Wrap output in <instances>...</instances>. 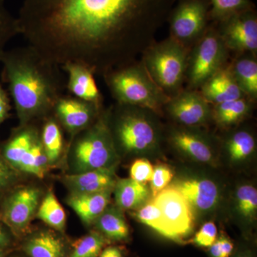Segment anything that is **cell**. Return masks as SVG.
Returning a JSON list of instances; mask_svg holds the SVG:
<instances>
[{"mask_svg": "<svg viewBox=\"0 0 257 257\" xmlns=\"http://www.w3.org/2000/svg\"><path fill=\"white\" fill-rule=\"evenodd\" d=\"M177 0H23L20 35L51 63L94 73L137 61L155 42Z\"/></svg>", "mask_w": 257, "mask_h": 257, "instance_id": "obj_1", "label": "cell"}, {"mask_svg": "<svg viewBox=\"0 0 257 257\" xmlns=\"http://www.w3.org/2000/svg\"><path fill=\"white\" fill-rule=\"evenodd\" d=\"M2 80L8 84L20 125L35 123L52 114L66 89L60 66L27 45L0 54Z\"/></svg>", "mask_w": 257, "mask_h": 257, "instance_id": "obj_2", "label": "cell"}, {"mask_svg": "<svg viewBox=\"0 0 257 257\" xmlns=\"http://www.w3.org/2000/svg\"><path fill=\"white\" fill-rule=\"evenodd\" d=\"M116 103L162 113L170 98L150 78L141 62H132L102 75Z\"/></svg>", "mask_w": 257, "mask_h": 257, "instance_id": "obj_3", "label": "cell"}, {"mask_svg": "<svg viewBox=\"0 0 257 257\" xmlns=\"http://www.w3.org/2000/svg\"><path fill=\"white\" fill-rule=\"evenodd\" d=\"M189 50L170 37L155 41L141 56L140 62L150 78L169 98L182 90Z\"/></svg>", "mask_w": 257, "mask_h": 257, "instance_id": "obj_4", "label": "cell"}, {"mask_svg": "<svg viewBox=\"0 0 257 257\" xmlns=\"http://www.w3.org/2000/svg\"><path fill=\"white\" fill-rule=\"evenodd\" d=\"M71 153L76 173L115 166L116 148L106 113L101 111L94 124L74 137Z\"/></svg>", "mask_w": 257, "mask_h": 257, "instance_id": "obj_5", "label": "cell"}, {"mask_svg": "<svg viewBox=\"0 0 257 257\" xmlns=\"http://www.w3.org/2000/svg\"><path fill=\"white\" fill-rule=\"evenodd\" d=\"M114 109L106 117L115 146L128 153H139L156 145L157 133L146 115L148 109L118 103Z\"/></svg>", "mask_w": 257, "mask_h": 257, "instance_id": "obj_6", "label": "cell"}, {"mask_svg": "<svg viewBox=\"0 0 257 257\" xmlns=\"http://www.w3.org/2000/svg\"><path fill=\"white\" fill-rule=\"evenodd\" d=\"M229 50L217 28L209 27L189 50L186 79L189 89L197 90L226 65Z\"/></svg>", "mask_w": 257, "mask_h": 257, "instance_id": "obj_7", "label": "cell"}, {"mask_svg": "<svg viewBox=\"0 0 257 257\" xmlns=\"http://www.w3.org/2000/svg\"><path fill=\"white\" fill-rule=\"evenodd\" d=\"M209 0H179L168 20L170 37L190 50L208 28Z\"/></svg>", "mask_w": 257, "mask_h": 257, "instance_id": "obj_8", "label": "cell"}, {"mask_svg": "<svg viewBox=\"0 0 257 257\" xmlns=\"http://www.w3.org/2000/svg\"><path fill=\"white\" fill-rule=\"evenodd\" d=\"M160 208L166 224L173 236V241L182 243L194 231V209L178 190L168 186L152 199Z\"/></svg>", "mask_w": 257, "mask_h": 257, "instance_id": "obj_9", "label": "cell"}, {"mask_svg": "<svg viewBox=\"0 0 257 257\" xmlns=\"http://www.w3.org/2000/svg\"><path fill=\"white\" fill-rule=\"evenodd\" d=\"M226 48L254 56L257 50V17L254 9L246 10L217 23Z\"/></svg>", "mask_w": 257, "mask_h": 257, "instance_id": "obj_10", "label": "cell"}, {"mask_svg": "<svg viewBox=\"0 0 257 257\" xmlns=\"http://www.w3.org/2000/svg\"><path fill=\"white\" fill-rule=\"evenodd\" d=\"M101 111L102 108L92 103L63 94L56 101L52 114L66 131L75 137L94 124Z\"/></svg>", "mask_w": 257, "mask_h": 257, "instance_id": "obj_11", "label": "cell"}, {"mask_svg": "<svg viewBox=\"0 0 257 257\" xmlns=\"http://www.w3.org/2000/svg\"><path fill=\"white\" fill-rule=\"evenodd\" d=\"M165 107L174 119L185 126H198L212 116L210 104L199 91L182 90L170 98Z\"/></svg>", "mask_w": 257, "mask_h": 257, "instance_id": "obj_12", "label": "cell"}, {"mask_svg": "<svg viewBox=\"0 0 257 257\" xmlns=\"http://www.w3.org/2000/svg\"><path fill=\"white\" fill-rule=\"evenodd\" d=\"M60 67L67 74L66 89L70 95L102 108V94L92 69L85 64L76 62H67Z\"/></svg>", "mask_w": 257, "mask_h": 257, "instance_id": "obj_13", "label": "cell"}, {"mask_svg": "<svg viewBox=\"0 0 257 257\" xmlns=\"http://www.w3.org/2000/svg\"><path fill=\"white\" fill-rule=\"evenodd\" d=\"M40 197V191L32 187L17 190L5 202V220L15 229H25L38 208Z\"/></svg>", "mask_w": 257, "mask_h": 257, "instance_id": "obj_14", "label": "cell"}, {"mask_svg": "<svg viewBox=\"0 0 257 257\" xmlns=\"http://www.w3.org/2000/svg\"><path fill=\"white\" fill-rule=\"evenodd\" d=\"M170 186L178 190L190 203L193 209L197 210H210L219 199L217 187L209 179H177Z\"/></svg>", "mask_w": 257, "mask_h": 257, "instance_id": "obj_15", "label": "cell"}, {"mask_svg": "<svg viewBox=\"0 0 257 257\" xmlns=\"http://www.w3.org/2000/svg\"><path fill=\"white\" fill-rule=\"evenodd\" d=\"M199 89L203 97L214 105L245 96L234 78L231 66L227 64L208 79Z\"/></svg>", "mask_w": 257, "mask_h": 257, "instance_id": "obj_16", "label": "cell"}, {"mask_svg": "<svg viewBox=\"0 0 257 257\" xmlns=\"http://www.w3.org/2000/svg\"><path fill=\"white\" fill-rule=\"evenodd\" d=\"M64 183L71 194H88L114 189L116 183L114 166L65 176Z\"/></svg>", "mask_w": 257, "mask_h": 257, "instance_id": "obj_17", "label": "cell"}, {"mask_svg": "<svg viewBox=\"0 0 257 257\" xmlns=\"http://www.w3.org/2000/svg\"><path fill=\"white\" fill-rule=\"evenodd\" d=\"M113 189L88 194H70L67 202L81 220L87 225L96 219L108 207Z\"/></svg>", "mask_w": 257, "mask_h": 257, "instance_id": "obj_18", "label": "cell"}, {"mask_svg": "<svg viewBox=\"0 0 257 257\" xmlns=\"http://www.w3.org/2000/svg\"><path fill=\"white\" fill-rule=\"evenodd\" d=\"M170 142L175 148L193 160L204 163L212 160L211 147L200 135L189 130H177L171 135Z\"/></svg>", "mask_w": 257, "mask_h": 257, "instance_id": "obj_19", "label": "cell"}, {"mask_svg": "<svg viewBox=\"0 0 257 257\" xmlns=\"http://www.w3.org/2000/svg\"><path fill=\"white\" fill-rule=\"evenodd\" d=\"M113 190L116 206L121 210L138 209L149 200L151 193L146 184L131 178L116 181Z\"/></svg>", "mask_w": 257, "mask_h": 257, "instance_id": "obj_20", "label": "cell"}, {"mask_svg": "<svg viewBox=\"0 0 257 257\" xmlns=\"http://www.w3.org/2000/svg\"><path fill=\"white\" fill-rule=\"evenodd\" d=\"M230 66L241 92L250 100L254 101L257 97V62L254 57H239Z\"/></svg>", "mask_w": 257, "mask_h": 257, "instance_id": "obj_21", "label": "cell"}, {"mask_svg": "<svg viewBox=\"0 0 257 257\" xmlns=\"http://www.w3.org/2000/svg\"><path fill=\"white\" fill-rule=\"evenodd\" d=\"M43 120L40 130V140L49 162L53 163L60 158L63 151L64 143L62 126L52 114Z\"/></svg>", "mask_w": 257, "mask_h": 257, "instance_id": "obj_22", "label": "cell"}, {"mask_svg": "<svg viewBox=\"0 0 257 257\" xmlns=\"http://www.w3.org/2000/svg\"><path fill=\"white\" fill-rule=\"evenodd\" d=\"M94 223L108 239L123 241L130 236L128 225L119 208L106 207Z\"/></svg>", "mask_w": 257, "mask_h": 257, "instance_id": "obj_23", "label": "cell"}, {"mask_svg": "<svg viewBox=\"0 0 257 257\" xmlns=\"http://www.w3.org/2000/svg\"><path fill=\"white\" fill-rule=\"evenodd\" d=\"M249 99L246 96L215 104L212 116L220 126H227L236 124L248 114L251 108Z\"/></svg>", "mask_w": 257, "mask_h": 257, "instance_id": "obj_24", "label": "cell"}, {"mask_svg": "<svg viewBox=\"0 0 257 257\" xmlns=\"http://www.w3.org/2000/svg\"><path fill=\"white\" fill-rule=\"evenodd\" d=\"M25 251L31 257H63L64 243L55 234L44 231L29 240Z\"/></svg>", "mask_w": 257, "mask_h": 257, "instance_id": "obj_25", "label": "cell"}, {"mask_svg": "<svg viewBox=\"0 0 257 257\" xmlns=\"http://www.w3.org/2000/svg\"><path fill=\"white\" fill-rule=\"evenodd\" d=\"M134 217L142 224L146 225L156 231L157 234L166 239L173 241V236L166 224L160 208L157 207L152 199L151 201H147L138 209H135Z\"/></svg>", "mask_w": 257, "mask_h": 257, "instance_id": "obj_26", "label": "cell"}, {"mask_svg": "<svg viewBox=\"0 0 257 257\" xmlns=\"http://www.w3.org/2000/svg\"><path fill=\"white\" fill-rule=\"evenodd\" d=\"M37 217L54 229L62 231L66 224V213L54 193L49 192L37 209Z\"/></svg>", "mask_w": 257, "mask_h": 257, "instance_id": "obj_27", "label": "cell"}, {"mask_svg": "<svg viewBox=\"0 0 257 257\" xmlns=\"http://www.w3.org/2000/svg\"><path fill=\"white\" fill-rule=\"evenodd\" d=\"M48 162V159L40 140V136L36 139L31 148L24 156L19 170L42 179L46 172Z\"/></svg>", "mask_w": 257, "mask_h": 257, "instance_id": "obj_28", "label": "cell"}, {"mask_svg": "<svg viewBox=\"0 0 257 257\" xmlns=\"http://www.w3.org/2000/svg\"><path fill=\"white\" fill-rule=\"evenodd\" d=\"M210 20L219 23L232 15L254 9L251 0H209Z\"/></svg>", "mask_w": 257, "mask_h": 257, "instance_id": "obj_29", "label": "cell"}, {"mask_svg": "<svg viewBox=\"0 0 257 257\" xmlns=\"http://www.w3.org/2000/svg\"><path fill=\"white\" fill-rule=\"evenodd\" d=\"M226 147L230 159L234 162H239L247 158L253 153L256 143L251 134L242 130L231 137Z\"/></svg>", "mask_w": 257, "mask_h": 257, "instance_id": "obj_30", "label": "cell"}, {"mask_svg": "<svg viewBox=\"0 0 257 257\" xmlns=\"http://www.w3.org/2000/svg\"><path fill=\"white\" fill-rule=\"evenodd\" d=\"M106 243L104 235L93 231L74 242L69 257H99Z\"/></svg>", "mask_w": 257, "mask_h": 257, "instance_id": "obj_31", "label": "cell"}, {"mask_svg": "<svg viewBox=\"0 0 257 257\" xmlns=\"http://www.w3.org/2000/svg\"><path fill=\"white\" fill-rule=\"evenodd\" d=\"M20 35L18 19L7 8L5 0H0V54L5 46L17 35Z\"/></svg>", "mask_w": 257, "mask_h": 257, "instance_id": "obj_32", "label": "cell"}, {"mask_svg": "<svg viewBox=\"0 0 257 257\" xmlns=\"http://www.w3.org/2000/svg\"><path fill=\"white\" fill-rule=\"evenodd\" d=\"M237 208L240 214L247 219H253L257 211V191L251 185H242L236 193Z\"/></svg>", "mask_w": 257, "mask_h": 257, "instance_id": "obj_33", "label": "cell"}, {"mask_svg": "<svg viewBox=\"0 0 257 257\" xmlns=\"http://www.w3.org/2000/svg\"><path fill=\"white\" fill-rule=\"evenodd\" d=\"M174 173L168 165H158L154 167L153 175L150 181V192L155 197L163 189L167 188L173 179Z\"/></svg>", "mask_w": 257, "mask_h": 257, "instance_id": "obj_34", "label": "cell"}, {"mask_svg": "<svg viewBox=\"0 0 257 257\" xmlns=\"http://www.w3.org/2000/svg\"><path fill=\"white\" fill-rule=\"evenodd\" d=\"M154 167L147 159H138L130 167V178L140 183L147 184L151 181Z\"/></svg>", "mask_w": 257, "mask_h": 257, "instance_id": "obj_35", "label": "cell"}, {"mask_svg": "<svg viewBox=\"0 0 257 257\" xmlns=\"http://www.w3.org/2000/svg\"><path fill=\"white\" fill-rule=\"evenodd\" d=\"M217 229L212 221L205 223L194 236L193 241L201 247H210L216 240Z\"/></svg>", "mask_w": 257, "mask_h": 257, "instance_id": "obj_36", "label": "cell"}, {"mask_svg": "<svg viewBox=\"0 0 257 257\" xmlns=\"http://www.w3.org/2000/svg\"><path fill=\"white\" fill-rule=\"evenodd\" d=\"M16 180V170L5 160L0 149V194L13 186Z\"/></svg>", "mask_w": 257, "mask_h": 257, "instance_id": "obj_37", "label": "cell"}, {"mask_svg": "<svg viewBox=\"0 0 257 257\" xmlns=\"http://www.w3.org/2000/svg\"><path fill=\"white\" fill-rule=\"evenodd\" d=\"M9 93L0 84V125L9 117L11 110Z\"/></svg>", "mask_w": 257, "mask_h": 257, "instance_id": "obj_38", "label": "cell"}, {"mask_svg": "<svg viewBox=\"0 0 257 257\" xmlns=\"http://www.w3.org/2000/svg\"><path fill=\"white\" fill-rule=\"evenodd\" d=\"M219 240H220L222 257H229L232 253L234 245L229 239L224 236H221V238H219Z\"/></svg>", "mask_w": 257, "mask_h": 257, "instance_id": "obj_39", "label": "cell"}, {"mask_svg": "<svg viewBox=\"0 0 257 257\" xmlns=\"http://www.w3.org/2000/svg\"><path fill=\"white\" fill-rule=\"evenodd\" d=\"M99 257H122V253L119 248L110 246L102 250Z\"/></svg>", "mask_w": 257, "mask_h": 257, "instance_id": "obj_40", "label": "cell"}, {"mask_svg": "<svg viewBox=\"0 0 257 257\" xmlns=\"http://www.w3.org/2000/svg\"><path fill=\"white\" fill-rule=\"evenodd\" d=\"M210 254L211 257H222L219 239H216L210 246Z\"/></svg>", "mask_w": 257, "mask_h": 257, "instance_id": "obj_41", "label": "cell"}, {"mask_svg": "<svg viewBox=\"0 0 257 257\" xmlns=\"http://www.w3.org/2000/svg\"><path fill=\"white\" fill-rule=\"evenodd\" d=\"M8 239L3 229L0 227V246H4L8 243Z\"/></svg>", "mask_w": 257, "mask_h": 257, "instance_id": "obj_42", "label": "cell"}, {"mask_svg": "<svg viewBox=\"0 0 257 257\" xmlns=\"http://www.w3.org/2000/svg\"><path fill=\"white\" fill-rule=\"evenodd\" d=\"M0 257H2L1 253H0Z\"/></svg>", "mask_w": 257, "mask_h": 257, "instance_id": "obj_43", "label": "cell"}, {"mask_svg": "<svg viewBox=\"0 0 257 257\" xmlns=\"http://www.w3.org/2000/svg\"><path fill=\"white\" fill-rule=\"evenodd\" d=\"M242 257H249V256H242Z\"/></svg>", "mask_w": 257, "mask_h": 257, "instance_id": "obj_44", "label": "cell"}]
</instances>
